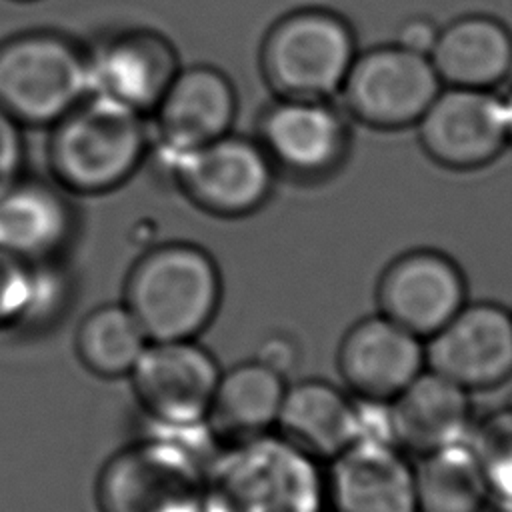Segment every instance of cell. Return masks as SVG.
Returning <instances> with one entry per match:
<instances>
[{
    "instance_id": "1",
    "label": "cell",
    "mask_w": 512,
    "mask_h": 512,
    "mask_svg": "<svg viewBox=\"0 0 512 512\" xmlns=\"http://www.w3.org/2000/svg\"><path fill=\"white\" fill-rule=\"evenodd\" d=\"M320 462L276 430L224 442L204 470L202 512H324Z\"/></svg>"
},
{
    "instance_id": "2",
    "label": "cell",
    "mask_w": 512,
    "mask_h": 512,
    "mask_svg": "<svg viewBox=\"0 0 512 512\" xmlns=\"http://www.w3.org/2000/svg\"><path fill=\"white\" fill-rule=\"evenodd\" d=\"M222 272L214 256L194 242L152 246L132 264L122 302L150 342L198 340L222 304Z\"/></svg>"
},
{
    "instance_id": "3",
    "label": "cell",
    "mask_w": 512,
    "mask_h": 512,
    "mask_svg": "<svg viewBox=\"0 0 512 512\" xmlns=\"http://www.w3.org/2000/svg\"><path fill=\"white\" fill-rule=\"evenodd\" d=\"M148 154V116L94 94L50 126L46 144L54 184L78 196H100L124 186Z\"/></svg>"
},
{
    "instance_id": "4",
    "label": "cell",
    "mask_w": 512,
    "mask_h": 512,
    "mask_svg": "<svg viewBox=\"0 0 512 512\" xmlns=\"http://www.w3.org/2000/svg\"><path fill=\"white\" fill-rule=\"evenodd\" d=\"M358 50L354 28L342 14L296 8L268 26L258 64L278 98L334 100Z\"/></svg>"
},
{
    "instance_id": "5",
    "label": "cell",
    "mask_w": 512,
    "mask_h": 512,
    "mask_svg": "<svg viewBox=\"0 0 512 512\" xmlns=\"http://www.w3.org/2000/svg\"><path fill=\"white\" fill-rule=\"evenodd\" d=\"M88 96V52L56 30L0 40V108L22 128H50Z\"/></svg>"
},
{
    "instance_id": "6",
    "label": "cell",
    "mask_w": 512,
    "mask_h": 512,
    "mask_svg": "<svg viewBox=\"0 0 512 512\" xmlns=\"http://www.w3.org/2000/svg\"><path fill=\"white\" fill-rule=\"evenodd\" d=\"M210 458L178 442L144 434L102 466L96 480L100 512H202Z\"/></svg>"
},
{
    "instance_id": "7",
    "label": "cell",
    "mask_w": 512,
    "mask_h": 512,
    "mask_svg": "<svg viewBox=\"0 0 512 512\" xmlns=\"http://www.w3.org/2000/svg\"><path fill=\"white\" fill-rule=\"evenodd\" d=\"M442 82L428 56L394 42L358 50L338 92L346 116L374 130L414 128Z\"/></svg>"
},
{
    "instance_id": "8",
    "label": "cell",
    "mask_w": 512,
    "mask_h": 512,
    "mask_svg": "<svg viewBox=\"0 0 512 512\" xmlns=\"http://www.w3.org/2000/svg\"><path fill=\"white\" fill-rule=\"evenodd\" d=\"M168 176L196 208L228 220L258 212L278 180L260 142L234 130L182 156Z\"/></svg>"
},
{
    "instance_id": "9",
    "label": "cell",
    "mask_w": 512,
    "mask_h": 512,
    "mask_svg": "<svg viewBox=\"0 0 512 512\" xmlns=\"http://www.w3.org/2000/svg\"><path fill=\"white\" fill-rule=\"evenodd\" d=\"M254 138L278 176L308 184L326 180L344 166L352 128L334 100L274 96L258 116Z\"/></svg>"
},
{
    "instance_id": "10",
    "label": "cell",
    "mask_w": 512,
    "mask_h": 512,
    "mask_svg": "<svg viewBox=\"0 0 512 512\" xmlns=\"http://www.w3.org/2000/svg\"><path fill=\"white\" fill-rule=\"evenodd\" d=\"M222 368L198 340L148 342L128 374L134 398L154 426L206 424Z\"/></svg>"
},
{
    "instance_id": "11",
    "label": "cell",
    "mask_w": 512,
    "mask_h": 512,
    "mask_svg": "<svg viewBox=\"0 0 512 512\" xmlns=\"http://www.w3.org/2000/svg\"><path fill=\"white\" fill-rule=\"evenodd\" d=\"M238 94L226 72L212 64L180 66L148 114L150 150L168 172L188 152L234 130Z\"/></svg>"
},
{
    "instance_id": "12",
    "label": "cell",
    "mask_w": 512,
    "mask_h": 512,
    "mask_svg": "<svg viewBox=\"0 0 512 512\" xmlns=\"http://www.w3.org/2000/svg\"><path fill=\"white\" fill-rule=\"evenodd\" d=\"M414 130L426 158L452 172L480 170L510 148L500 90L442 86Z\"/></svg>"
},
{
    "instance_id": "13",
    "label": "cell",
    "mask_w": 512,
    "mask_h": 512,
    "mask_svg": "<svg viewBox=\"0 0 512 512\" xmlns=\"http://www.w3.org/2000/svg\"><path fill=\"white\" fill-rule=\"evenodd\" d=\"M468 302L462 266L442 250L412 248L392 258L376 282L378 314L428 340Z\"/></svg>"
},
{
    "instance_id": "14",
    "label": "cell",
    "mask_w": 512,
    "mask_h": 512,
    "mask_svg": "<svg viewBox=\"0 0 512 512\" xmlns=\"http://www.w3.org/2000/svg\"><path fill=\"white\" fill-rule=\"evenodd\" d=\"M424 354L428 370L470 394L506 384L512 378V308L468 300L424 340Z\"/></svg>"
},
{
    "instance_id": "15",
    "label": "cell",
    "mask_w": 512,
    "mask_h": 512,
    "mask_svg": "<svg viewBox=\"0 0 512 512\" xmlns=\"http://www.w3.org/2000/svg\"><path fill=\"white\" fill-rule=\"evenodd\" d=\"M180 66L164 34L128 28L88 52V94L148 116Z\"/></svg>"
},
{
    "instance_id": "16",
    "label": "cell",
    "mask_w": 512,
    "mask_h": 512,
    "mask_svg": "<svg viewBox=\"0 0 512 512\" xmlns=\"http://www.w3.org/2000/svg\"><path fill=\"white\" fill-rule=\"evenodd\" d=\"M424 368V340L378 312L354 322L336 350L344 390L360 400L390 402Z\"/></svg>"
},
{
    "instance_id": "17",
    "label": "cell",
    "mask_w": 512,
    "mask_h": 512,
    "mask_svg": "<svg viewBox=\"0 0 512 512\" xmlns=\"http://www.w3.org/2000/svg\"><path fill=\"white\" fill-rule=\"evenodd\" d=\"M328 464L332 512H418L414 460L396 444L358 440Z\"/></svg>"
},
{
    "instance_id": "18",
    "label": "cell",
    "mask_w": 512,
    "mask_h": 512,
    "mask_svg": "<svg viewBox=\"0 0 512 512\" xmlns=\"http://www.w3.org/2000/svg\"><path fill=\"white\" fill-rule=\"evenodd\" d=\"M388 408L394 444L416 458L468 440L474 424L472 394L428 368Z\"/></svg>"
},
{
    "instance_id": "19",
    "label": "cell",
    "mask_w": 512,
    "mask_h": 512,
    "mask_svg": "<svg viewBox=\"0 0 512 512\" xmlns=\"http://www.w3.org/2000/svg\"><path fill=\"white\" fill-rule=\"evenodd\" d=\"M428 58L442 86L500 90L512 74V30L490 14H462L440 26Z\"/></svg>"
},
{
    "instance_id": "20",
    "label": "cell",
    "mask_w": 512,
    "mask_h": 512,
    "mask_svg": "<svg viewBox=\"0 0 512 512\" xmlns=\"http://www.w3.org/2000/svg\"><path fill=\"white\" fill-rule=\"evenodd\" d=\"M74 234L66 192L20 176L0 192V250L28 262L54 260Z\"/></svg>"
},
{
    "instance_id": "21",
    "label": "cell",
    "mask_w": 512,
    "mask_h": 512,
    "mask_svg": "<svg viewBox=\"0 0 512 512\" xmlns=\"http://www.w3.org/2000/svg\"><path fill=\"white\" fill-rule=\"evenodd\" d=\"M274 430L318 462H330L356 442L358 400L322 378L288 382Z\"/></svg>"
},
{
    "instance_id": "22",
    "label": "cell",
    "mask_w": 512,
    "mask_h": 512,
    "mask_svg": "<svg viewBox=\"0 0 512 512\" xmlns=\"http://www.w3.org/2000/svg\"><path fill=\"white\" fill-rule=\"evenodd\" d=\"M288 382L256 358L222 370L206 418L216 440L224 444L274 430Z\"/></svg>"
},
{
    "instance_id": "23",
    "label": "cell",
    "mask_w": 512,
    "mask_h": 512,
    "mask_svg": "<svg viewBox=\"0 0 512 512\" xmlns=\"http://www.w3.org/2000/svg\"><path fill=\"white\" fill-rule=\"evenodd\" d=\"M414 480L418 512H484L490 506L488 488L468 440L418 456Z\"/></svg>"
},
{
    "instance_id": "24",
    "label": "cell",
    "mask_w": 512,
    "mask_h": 512,
    "mask_svg": "<svg viewBox=\"0 0 512 512\" xmlns=\"http://www.w3.org/2000/svg\"><path fill=\"white\" fill-rule=\"evenodd\" d=\"M148 342L124 302L102 304L82 318L76 332V354L100 378H128Z\"/></svg>"
},
{
    "instance_id": "25",
    "label": "cell",
    "mask_w": 512,
    "mask_h": 512,
    "mask_svg": "<svg viewBox=\"0 0 512 512\" xmlns=\"http://www.w3.org/2000/svg\"><path fill=\"white\" fill-rule=\"evenodd\" d=\"M468 442L482 470L490 506L512 512V400L474 418Z\"/></svg>"
},
{
    "instance_id": "26",
    "label": "cell",
    "mask_w": 512,
    "mask_h": 512,
    "mask_svg": "<svg viewBox=\"0 0 512 512\" xmlns=\"http://www.w3.org/2000/svg\"><path fill=\"white\" fill-rule=\"evenodd\" d=\"M70 282L54 260L34 262V284L28 302V310L20 328H42L62 316L68 304Z\"/></svg>"
},
{
    "instance_id": "27",
    "label": "cell",
    "mask_w": 512,
    "mask_h": 512,
    "mask_svg": "<svg viewBox=\"0 0 512 512\" xmlns=\"http://www.w3.org/2000/svg\"><path fill=\"white\" fill-rule=\"evenodd\" d=\"M34 284V262L0 250V330L20 328Z\"/></svg>"
},
{
    "instance_id": "28",
    "label": "cell",
    "mask_w": 512,
    "mask_h": 512,
    "mask_svg": "<svg viewBox=\"0 0 512 512\" xmlns=\"http://www.w3.org/2000/svg\"><path fill=\"white\" fill-rule=\"evenodd\" d=\"M24 154L22 126L0 108V192L22 176Z\"/></svg>"
},
{
    "instance_id": "29",
    "label": "cell",
    "mask_w": 512,
    "mask_h": 512,
    "mask_svg": "<svg viewBox=\"0 0 512 512\" xmlns=\"http://www.w3.org/2000/svg\"><path fill=\"white\" fill-rule=\"evenodd\" d=\"M438 32H440V24L434 18L426 14H412L398 24L396 36L392 42L408 52L430 56L436 44Z\"/></svg>"
},
{
    "instance_id": "30",
    "label": "cell",
    "mask_w": 512,
    "mask_h": 512,
    "mask_svg": "<svg viewBox=\"0 0 512 512\" xmlns=\"http://www.w3.org/2000/svg\"><path fill=\"white\" fill-rule=\"evenodd\" d=\"M254 358L272 368L274 372L282 374L284 378H290L292 370L298 366L300 350L288 334L272 332L258 344Z\"/></svg>"
},
{
    "instance_id": "31",
    "label": "cell",
    "mask_w": 512,
    "mask_h": 512,
    "mask_svg": "<svg viewBox=\"0 0 512 512\" xmlns=\"http://www.w3.org/2000/svg\"><path fill=\"white\" fill-rule=\"evenodd\" d=\"M502 94V102H504V112H506V124H508V142L512 148V82L506 90L500 92Z\"/></svg>"
},
{
    "instance_id": "32",
    "label": "cell",
    "mask_w": 512,
    "mask_h": 512,
    "mask_svg": "<svg viewBox=\"0 0 512 512\" xmlns=\"http://www.w3.org/2000/svg\"><path fill=\"white\" fill-rule=\"evenodd\" d=\"M14 2H34V0H14Z\"/></svg>"
}]
</instances>
